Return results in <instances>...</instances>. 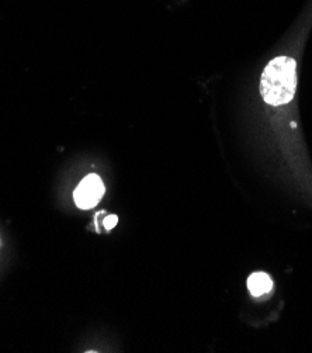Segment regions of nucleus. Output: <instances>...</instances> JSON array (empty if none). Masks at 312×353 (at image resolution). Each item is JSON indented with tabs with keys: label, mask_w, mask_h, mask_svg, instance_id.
<instances>
[{
	"label": "nucleus",
	"mask_w": 312,
	"mask_h": 353,
	"mask_svg": "<svg viewBox=\"0 0 312 353\" xmlns=\"http://www.w3.org/2000/svg\"><path fill=\"white\" fill-rule=\"evenodd\" d=\"M297 65L290 57H277L269 62L260 78V93L270 105H283L294 99Z\"/></svg>",
	"instance_id": "f257e3e1"
},
{
	"label": "nucleus",
	"mask_w": 312,
	"mask_h": 353,
	"mask_svg": "<svg viewBox=\"0 0 312 353\" xmlns=\"http://www.w3.org/2000/svg\"><path fill=\"white\" fill-rule=\"evenodd\" d=\"M104 196V185L97 174H89L79 183L74 193L75 203L82 210H89L97 205Z\"/></svg>",
	"instance_id": "f03ea898"
},
{
	"label": "nucleus",
	"mask_w": 312,
	"mask_h": 353,
	"mask_svg": "<svg viewBox=\"0 0 312 353\" xmlns=\"http://www.w3.org/2000/svg\"><path fill=\"white\" fill-rule=\"evenodd\" d=\"M248 288L253 296L259 297L271 290L273 281L269 277V274H266L263 272H256V273L251 274V277L248 279Z\"/></svg>",
	"instance_id": "7ed1b4c3"
},
{
	"label": "nucleus",
	"mask_w": 312,
	"mask_h": 353,
	"mask_svg": "<svg viewBox=\"0 0 312 353\" xmlns=\"http://www.w3.org/2000/svg\"><path fill=\"white\" fill-rule=\"evenodd\" d=\"M118 223V217L117 216H107L106 219H104V227H106L107 230H112L117 225Z\"/></svg>",
	"instance_id": "20e7f679"
}]
</instances>
